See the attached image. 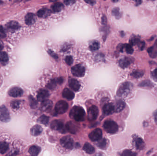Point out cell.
Returning a JSON list of instances; mask_svg holds the SVG:
<instances>
[{
	"label": "cell",
	"mask_w": 157,
	"mask_h": 156,
	"mask_svg": "<svg viewBox=\"0 0 157 156\" xmlns=\"http://www.w3.org/2000/svg\"><path fill=\"white\" fill-rule=\"evenodd\" d=\"M69 116L71 118L76 121H82L85 119L86 113L83 108L79 106H75L71 110Z\"/></svg>",
	"instance_id": "6da1fadb"
},
{
	"label": "cell",
	"mask_w": 157,
	"mask_h": 156,
	"mask_svg": "<svg viewBox=\"0 0 157 156\" xmlns=\"http://www.w3.org/2000/svg\"><path fill=\"white\" fill-rule=\"evenodd\" d=\"M132 87L133 85L131 82H123L118 88L117 95L120 97H126L131 92Z\"/></svg>",
	"instance_id": "7a4b0ae2"
},
{
	"label": "cell",
	"mask_w": 157,
	"mask_h": 156,
	"mask_svg": "<svg viewBox=\"0 0 157 156\" xmlns=\"http://www.w3.org/2000/svg\"><path fill=\"white\" fill-rule=\"evenodd\" d=\"M103 128L107 133L113 134L116 133L119 129L118 125L113 120H107L103 125Z\"/></svg>",
	"instance_id": "3957f363"
},
{
	"label": "cell",
	"mask_w": 157,
	"mask_h": 156,
	"mask_svg": "<svg viewBox=\"0 0 157 156\" xmlns=\"http://www.w3.org/2000/svg\"><path fill=\"white\" fill-rule=\"evenodd\" d=\"M68 104L64 100L59 101L57 102L55 107V111L57 115L63 114L68 110Z\"/></svg>",
	"instance_id": "277c9868"
},
{
	"label": "cell",
	"mask_w": 157,
	"mask_h": 156,
	"mask_svg": "<svg viewBox=\"0 0 157 156\" xmlns=\"http://www.w3.org/2000/svg\"><path fill=\"white\" fill-rule=\"evenodd\" d=\"M71 71L73 75L76 77L81 78L85 75L86 69L82 65L78 64L72 67Z\"/></svg>",
	"instance_id": "5b68a950"
},
{
	"label": "cell",
	"mask_w": 157,
	"mask_h": 156,
	"mask_svg": "<svg viewBox=\"0 0 157 156\" xmlns=\"http://www.w3.org/2000/svg\"><path fill=\"white\" fill-rule=\"evenodd\" d=\"M60 143L62 147L66 149L71 150L74 147V140L71 137L68 135L62 138L60 140Z\"/></svg>",
	"instance_id": "8992f818"
},
{
	"label": "cell",
	"mask_w": 157,
	"mask_h": 156,
	"mask_svg": "<svg viewBox=\"0 0 157 156\" xmlns=\"http://www.w3.org/2000/svg\"><path fill=\"white\" fill-rule=\"evenodd\" d=\"M51 128L53 130L58 131L62 133H66L65 128L64 127V123L60 120L55 119L53 120L51 124Z\"/></svg>",
	"instance_id": "52a82bcc"
},
{
	"label": "cell",
	"mask_w": 157,
	"mask_h": 156,
	"mask_svg": "<svg viewBox=\"0 0 157 156\" xmlns=\"http://www.w3.org/2000/svg\"><path fill=\"white\" fill-rule=\"evenodd\" d=\"M99 114L98 108L95 105H92L89 108L87 111V118L90 121H93L97 119Z\"/></svg>",
	"instance_id": "ba28073f"
},
{
	"label": "cell",
	"mask_w": 157,
	"mask_h": 156,
	"mask_svg": "<svg viewBox=\"0 0 157 156\" xmlns=\"http://www.w3.org/2000/svg\"><path fill=\"white\" fill-rule=\"evenodd\" d=\"M10 120L9 113L4 105L0 107V120L4 122H7Z\"/></svg>",
	"instance_id": "9c48e42d"
},
{
	"label": "cell",
	"mask_w": 157,
	"mask_h": 156,
	"mask_svg": "<svg viewBox=\"0 0 157 156\" xmlns=\"http://www.w3.org/2000/svg\"><path fill=\"white\" fill-rule=\"evenodd\" d=\"M103 132L100 128H97L91 132L89 135V137L93 141H97L102 138Z\"/></svg>",
	"instance_id": "30bf717a"
},
{
	"label": "cell",
	"mask_w": 157,
	"mask_h": 156,
	"mask_svg": "<svg viewBox=\"0 0 157 156\" xmlns=\"http://www.w3.org/2000/svg\"><path fill=\"white\" fill-rule=\"evenodd\" d=\"M23 89L19 87H15L12 88L8 91L9 95L12 97L17 98L21 97L23 94Z\"/></svg>",
	"instance_id": "8fae6325"
},
{
	"label": "cell",
	"mask_w": 157,
	"mask_h": 156,
	"mask_svg": "<svg viewBox=\"0 0 157 156\" xmlns=\"http://www.w3.org/2000/svg\"><path fill=\"white\" fill-rule=\"evenodd\" d=\"M133 142L136 148L139 150H143L145 147V144L143 140L136 135H134L133 137Z\"/></svg>",
	"instance_id": "7c38bea8"
},
{
	"label": "cell",
	"mask_w": 157,
	"mask_h": 156,
	"mask_svg": "<svg viewBox=\"0 0 157 156\" xmlns=\"http://www.w3.org/2000/svg\"><path fill=\"white\" fill-rule=\"evenodd\" d=\"M115 112L114 106L112 103H108L104 105L103 108V112L105 116L111 115Z\"/></svg>",
	"instance_id": "4fadbf2b"
},
{
	"label": "cell",
	"mask_w": 157,
	"mask_h": 156,
	"mask_svg": "<svg viewBox=\"0 0 157 156\" xmlns=\"http://www.w3.org/2000/svg\"><path fill=\"white\" fill-rule=\"evenodd\" d=\"M49 96V93L45 89H41L38 92L37 98L40 102H43L48 99Z\"/></svg>",
	"instance_id": "5bb4252c"
},
{
	"label": "cell",
	"mask_w": 157,
	"mask_h": 156,
	"mask_svg": "<svg viewBox=\"0 0 157 156\" xmlns=\"http://www.w3.org/2000/svg\"><path fill=\"white\" fill-rule=\"evenodd\" d=\"M68 82L69 87L74 91L78 92L80 90L81 87L80 82L75 79H69Z\"/></svg>",
	"instance_id": "9a60e30c"
},
{
	"label": "cell",
	"mask_w": 157,
	"mask_h": 156,
	"mask_svg": "<svg viewBox=\"0 0 157 156\" xmlns=\"http://www.w3.org/2000/svg\"><path fill=\"white\" fill-rule=\"evenodd\" d=\"M133 61L132 58L126 57H125V58L120 60L119 62V66L121 68H125L128 67Z\"/></svg>",
	"instance_id": "2e32d148"
},
{
	"label": "cell",
	"mask_w": 157,
	"mask_h": 156,
	"mask_svg": "<svg viewBox=\"0 0 157 156\" xmlns=\"http://www.w3.org/2000/svg\"><path fill=\"white\" fill-rule=\"evenodd\" d=\"M66 128L68 131L73 134H75L78 131V127L73 122L68 121L66 125Z\"/></svg>",
	"instance_id": "e0dca14e"
},
{
	"label": "cell",
	"mask_w": 157,
	"mask_h": 156,
	"mask_svg": "<svg viewBox=\"0 0 157 156\" xmlns=\"http://www.w3.org/2000/svg\"><path fill=\"white\" fill-rule=\"evenodd\" d=\"M53 106V103L50 100H46L42 102L41 109L43 111H48L52 109Z\"/></svg>",
	"instance_id": "ac0fdd59"
},
{
	"label": "cell",
	"mask_w": 157,
	"mask_h": 156,
	"mask_svg": "<svg viewBox=\"0 0 157 156\" xmlns=\"http://www.w3.org/2000/svg\"><path fill=\"white\" fill-rule=\"evenodd\" d=\"M62 96L64 98H66L67 100H71L74 99L75 95L73 92L68 88H66L64 89L62 91Z\"/></svg>",
	"instance_id": "d6986e66"
},
{
	"label": "cell",
	"mask_w": 157,
	"mask_h": 156,
	"mask_svg": "<svg viewBox=\"0 0 157 156\" xmlns=\"http://www.w3.org/2000/svg\"><path fill=\"white\" fill-rule=\"evenodd\" d=\"M51 13V11L48 8H43L38 11L37 15L39 17L46 18L50 16Z\"/></svg>",
	"instance_id": "ffe728a7"
},
{
	"label": "cell",
	"mask_w": 157,
	"mask_h": 156,
	"mask_svg": "<svg viewBox=\"0 0 157 156\" xmlns=\"http://www.w3.org/2000/svg\"><path fill=\"white\" fill-rule=\"evenodd\" d=\"M115 112L116 113L120 112L124 110L125 106V103L122 100H119L116 102L115 104L114 105Z\"/></svg>",
	"instance_id": "44dd1931"
},
{
	"label": "cell",
	"mask_w": 157,
	"mask_h": 156,
	"mask_svg": "<svg viewBox=\"0 0 157 156\" xmlns=\"http://www.w3.org/2000/svg\"><path fill=\"white\" fill-rule=\"evenodd\" d=\"M36 21L35 15L32 13H29L25 17V22L28 25H31Z\"/></svg>",
	"instance_id": "7402d4cb"
},
{
	"label": "cell",
	"mask_w": 157,
	"mask_h": 156,
	"mask_svg": "<svg viewBox=\"0 0 157 156\" xmlns=\"http://www.w3.org/2000/svg\"><path fill=\"white\" fill-rule=\"evenodd\" d=\"M42 128L39 125H36L30 129V133L34 136L40 135L42 132Z\"/></svg>",
	"instance_id": "603a6c76"
},
{
	"label": "cell",
	"mask_w": 157,
	"mask_h": 156,
	"mask_svg": "<svg viewBox=\"0 0 157 156\" xmlns=\"http://www.w3.org/2000/svg\"><path fill=\"white\" fill-rule=\"evenodd\" d=\"M64 8V5L61 3H55L51 7L52 12L54 13L60 12Z\"/></svg>",
	"instance_id": "cb8c5ba5"
},
{
	"label": "cell",
	"mask_w": 157,
	"mask_h": 156,
	"mask_svg": "<svg viewBox=\"0 0 157 156\" xmlns=\"http://www.w3.org/2000/svg\"><path fill=\"white\" fill-rule=\"evenodd\" d=\"M41 148L37 146H32L29 149V152L30 155L37 156L41 152Z\"/></svg>",
	"instance_id": "d4e9b609"
},
{
	"label": "cell",
	"mask_w": 157,
	"mask_h": 156,
	"mask_svg": "<svg viewBox=\"0 0 157 156\" xmlns=\"http://www.w3.org/2000/svg\"><path fill=\"white\" fill-rule=\"evenodd\" d=\"M7 27L11 30H16L19 29L20 27V26L19 23H17L16 21H12L7 23Z\"/></svg>",
	"instance_id": "484cf974"
},
{
	"label": "cell",
	"mask_w": 157,
	"mask_h": 156,
	"mask_svg": "<svg viewBox=\"0 0 157 156\" xmlns=\"http://www.w3.org/2000/svg\"><path fill=\"white\" fill-rule=\"evenodd\" d=\"M8 61V57L7 54L5 52L0 51V63L3 65L7 64Z\"/></svg>",
	"instance_id": "4316f807"
},
{
	"label": "cell",
	"mask_w": 157,
	"mask_h": 156,
	"mask_svg": "<svg viewBox=\"0 0 157 156\" xmlns=\"http://www.w3.org/2000/svg\"><path fill=\"white\" fill-rule=\"evenodd\" d=\"M83 150L87 153L93 154L95 152V148L88 142L85 144L83 146Z\"/></svg>",
	"instance_id": "83f0119b"
},
{
	"label": "cell",
	"mask_w": 157,
	"mask_h": 156,
	"mask_svg": "<svg viewBox=\"0 0 157 156\" xmlns=\"http://www.w3.org/2000/svg\"><path fill=\"white\" fill-rule=\"evenodd\" d=\"M9 148L8 144L6 142H0V153L4 154L6 153Z\"/></svg>",
	"instance_id": "f1b7e54d"
},
{
	"label": "cell",
	"mask_w": 157,
	"mask_h": 156,
	"mask_svg": "<svg viewBox=\"0 0 157 156\" xmlns=\"http://www.w3.org/2000/svg\"><path fill=\"white\" fill-rule=\"evenodd\" d=\"M38 121L41 124L44 125H48L49 121V118L45 115H42L38 118Z\"/></svg>",
	"instance_id": "f546056e"
},
{
	"label": "cell",
	"mask_w": 157,
	"mask_h": 156,
	"mask_svg": "<svg viewBox=\"0 0 157 156\" xmlns=\"http://www.w3.org/2000/svg\"><path fill=\"white\" fill-rule=\"evenodd\" d=\"M112 14L117 19H120L122 15L121 13L120 12V9L119 7H115L113 8L112 11Z\"/></svg>",
	"instance_id": "4dcf8cb0"
},
{
	"label": "cell",
	"mask_w": 157,
	"mask_h": 156,
	"mask_svg": "<svg viewBox=\"0 0 157 156\" xmlns=\"http://www.w3.org/2000/svg\"><path fill=\"white\" fill-rule=\"evenodd\" d=\"M144 72L142 71V70H136V71H134L131 74L132 76L136 78H141L144 75Z\"/></svg>",
	"instance_id": "1f68e13d"
},
{
	"label": "cell",
	"mask_w": 157,
	"mask_h": 156,
	"mask_svg": "<svg viewBox=\"0 0 157 156\" xmlns=\"http://www.w3.org/2000/svg\"><path fill=\"white\" fill-rule=\"evenodd\" d=\"M139 86L140 87H142V88H150L152 87L154 85L152 82H151L149 80H145L141 82Z\"/></svg>",
	"instance_id": "d6a6232c"
},
{
	"label": "cell",
	"mask_w": 157,
	"mask_h": 156,
	"mask_svg": "<svg viewBox=\"0 0 157 156\" xmlns=\"http://www.w3.org/2000/svg\"><path fill=\"white\" fill-rule=\"evenodd\" d=\"M97 145L101 149H104L107 146V141L105 138L101 139L98 141Z\"/></svg>",
	"instance_id": "836d02e7"
},
{
	"label": "cell",
	"mask_w": 157,
	"mask_h": 156,
	"mask_svg": "<svg viewBox=\"0 0 157 156\" xmlns=\"http://www.w3.org/2000/svg\"><path fill=\"white\" fill-rule=\"evenodd\" d=\"M57 81H56V79H52L49 82L47 85V88L51 90H53L57 86Z\"/></svg>",
	"instance_id": "e575fe53"
},
{
	"label": "cell",
	"mask_w": 157,
	"mask_h": 156,
	"mask_svg": "<svg viewBox=\"0 0 157 156\" xmlns=\"http://www.w3.org/2000/svg\"><path fill=\"white\" fill-rule=\"evenodd\" d=\"M148 53L149 54V56L152 58H155L157 56V52L154 50V47L153 46L149 48L147 50Z\"/></svg>",
	"instance_id": "d590c367"
},
{
	"label": "cell",
	"mask_w": 157,
	"mask_h": 156,
	"mask_svg": "<svg viewBox=\"0 0 157 156\" xmlns=\"http://www.w3.org/2000/svg\"><path fill=\"white\" fill-rule=\"evenodd\" d=\"M29 100H30V107L32 109L36 108L37 106V102L34 98L32 96H30Z\"/></svg>",
	"instance_id": "8d00e7d4"
},
{
	"label": "cell",
	"mask_w": 157,
	"mask_h": 156,
	"mask_svg": "<svg viewBox=\"0 0 157 156\" xmlns=\"http://www.w3.org/2000/svg\"><path fill=\"white\" fill-rule=\"evenodd\" d=\"M126 53L128 54H132L133 53L134 50L132 48V45H131V44H125L124 47Z\"/></svg>",
	"instance_id": "74e56055"
},
{
	"label": "cell",
	"mask_w": 157,
	"mask_h": 156,
	"mask_svg": "<svg viewBox=\"0 0 157 156\" xmlns=\"http://www.w3.org/2000/svg\"><path fill=\"white\" fill-rule=\"evenodd\" d=\"M100 47L99 44L97 42H94L90 45V49L92 51H95L98 50Z\"/></svg>",
	"instance_id": "f35d334b"
},
{
	"label": "cell",
	"mask_w": 157,
	"mask_h": 156,
	"mask_svg": "<svg viewBox=\"0 0 157 156\" xmlns=\"http://www.w3.org/2000/svg\"><path fill=\"white\" fill-rule=\"evenodd\" d=\"M121 155L123 156H135L137 155V154L129 150H125L123 152Z\"/></svg>",
	"instance_id": "ab89813d"
},
{
	"label": "cell",
	"mask_w": 157,
	"mask_h": 156,
	"mask_svg": "<svg viewBox=\"0 0 157 156\" xmlns=\"http://www.w3.org/2000/svg\"><path fill=\"white\" fill-rule=\"evenodd\" d=\"M65 61L67 65L70 66L73 63V57L71 56H67L65 59Z\"/></svg>",
	"instance_id": "60d3db41"
},
{
	"label": "cell",
	"mask_w": 157,
	"mask_h": 156,
	"mask_svg": "<svg viewBox=\"0 0 157 156\" xmlns=\"http://www.w3.org/2000/svg\"><path fill=\"white\" fill-rule=\"evenodd\" d=\"M6 33L1 26H0V39H3L6 37Z\"/></svg>",
	"instance_id": "b9f144b4"
},
{
	"label": "cell",
	"mask_w": 157,
	"mask_h": 156,
	"mask_svg": "<svg viewBox=\"0 0 157 156\" xmlns=\"http://www.w3.org/2000/svg\"><path fill=\"white\" fill-rule=\"evenodd\" d=\"M151 77L153 79V80L157 82V68L151 72Z\"/></svg>",
	"instance_id": "7bdbcfd3"
},
{
	"label": "cell",
	"mask_w": 157,
	"mask_h": 156,
	"mask_svg": "<svg viewBox=\"0 0 157 156\" xmlns=\"http://www.w3.org/2000/svg\"><path fill=\"white\" fill-rule=\"evenodd\" d=\"M48 53L49 54H50V56H51L53 57V58H54L56 60L58 59V56L55 53V52H53L52 50H48Z\"/></svg>",
	"instance_id": "ee69618b"
},
{
	"label": "cell",
	"mask_w": 157,
	"mask_h": 156,
	"mask_svg": "<svg viewBox=\"0 0 157 156\" xmlns=\"http://www.w3.org/2000/svg\"><path fill=\"white\" fill-rule=\"evenodd\" d=\"M76 0H64V3L66 5H72L75 3Z\"/></svg>",
	"instance_id": "f6af8a7d"
},
{
	"label": "cell",
	"mask_w": 157,
	"mask_h": 156,
	"mask_svg": "<svg viewBox=\"0 0 157 156\" xmlns=\"http://www.w3.org/2000/svg\"><path fill=\"white\" fill-rule=\"evenodd\" d=\"M57 83L59 84H61L64 82V78L62 77H60V78H58L56 79Z\"/></svg>",
	"instance_id": "bcb514c9"
},
{
	"label": "cell",
	"mask_w": 157,
	"mask_h": 156,
	"mask_svg": "<svg viewBox=\"0 0 157 156\" xmlns=\"http://www.w3.org/2000/svg\"><path fill=\"white\" fill-rule=\"evenodd\" d=\"M19 104V102L17 101H14L12 103V106L13 108H17Z\"/></svg>",
	"instance_id": "7dc6e473"
},
{
	"label": "cell",
	"mask_w": 157,
	"mask_h": 156,
	"mask_svg": "<svg viewBox=\"0 0 157 156\" xmlns=\"http://www.w3.org/2000/svg\"><path fill=\"white\" fill-rule=\"evenodd\" d=\"M107 23V17H106L105 16H103L102 17V25H106Z\"/></svg>",
	"instance_id": "c3c4849f"
},
{
	"label": "cell",
	"mask_w": 157,
	"mask_h": 156,
	"mask_svg": "<svg viewBox=\"0 0 157 156\" xmlns=\"http://www.w3.org/2000/svg\"><path fill=\"white\" fill-rule=\"evenodd\" d=\"M87 3L90 4L91 5H94L95 1L94 0H84Z\"/></svg>",
	"instance_id": "681fc988"
},
{
	"label": "cell",
	"mask_w": 157,
	"mask_h": 156,
	"mask_svg": "<svg viewBox=\"0 0 157 156\" xmlns=\"http://www.w3.org/2000/svg\"><path fill=\"white\" fill-rule=\"evenodd\" d=\"M134 1H135L136 6H138L142 3V0H134Z\"/></svg>",
	"instance_id": "f907efd6"
},
{
	"label": "cell",
	"mask_w": 157,
	"mask_h": 156,
	"mask_svg": "<svg viewBox=\"0 0 157 156\" xmlns=\"http://www.w3.org/2000/svg\"><path fill=\"white\" fill-rule=\"evenodd\" d=\"M154 118L155 121L157 123V111H156L154 114Z\"/></svg>",
	"instance_id": "816d5d0a"
},
{
	"label": "cell",
	"mask_w": 157,
	"mask_h": 156,
	"mask_svg": "<svg viewBox=\"0 0 157 156\" xmlns=\"http://www.w3.org/2000/svg\"><path fill=\"white\" fill-rule=\"evenodd\" d=\"M3 49V44H1V42H0V51Z\"/></svg>",
	"instance_id": "f5cc1de1"
},
{
	"label": "cell",
	"mask_w": 157,
	"mask_h": 156,
	"mask_svg": "<svg viewBox=\"0 0 157 156\" xmlns=\"http://www.w3.org/2000/svg\"><path fill=\"white\" fill-rule=\"evenodd\" d=\"M58 0H49V1L50 2H52V3H54V2H55V1H57Z\"/></svg>",
	"instance_id": "db71d44e"
},
{
	"label": "cell",
	"mask_w": 157,
	"mask_h": 156,
	"mask_svg": "<svg viewBox=\"0 0 157 156\" xmlns=\"http://www.w3.org/2000/svg\"><path fill=\"white\" fill-rule=\"evenodd\" d=\"M27 1H29V0H27Z\"/></svg>",
	"instance_id": "11a10c76"
}]
</instances>
